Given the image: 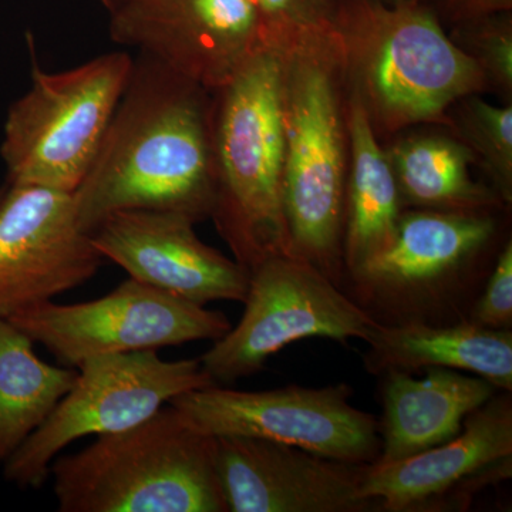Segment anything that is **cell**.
<instances>
[{
    "mask_svg": "<svg viewBox=\"0 0 512 512\" xmlns=\"http://www.w3.org/2000/svg\"><path fill=\"white\" fill-rule=\"evenodd\" d=\"M80 227L117 211L211 217V92L138 53L99 154L73 192Z\"/></svg>",
    "mask_w": 512,
    "mask_h": 512,
    "instance_id": "cell-1",
    "label": "cell"
},
{
    "mask_svg": "<svg viewBox=\"0 0 512 512\" xmlns=\"http://www.w3.org/2000/svg\"><path fill=\"white\" fill-rule=\"evenodd\" d=\"M285 131L284 207L293 256L339 285L346 200V79L335 25L279 47Z\"/></svg>",
    "mask_w": 512,
    "mask_h": 512,
    "instance_id": "cell-2",
    "label": "cell"
},
{
    "mask_svg": "<svg viewBox=\"0 0 512 512\" xmlns=\"http://www.w3.org/2000/svg\"><path fill=\"white\" fill-rule=\"evenodd\" d=\"M211 144V218L235 259L251 272L265 259L293 256L284 207L278 49L261 43L228 83L211 92Z\"/></svg>",
    "mask_w": 512,
    "mask_h": 512,
    "instance_id": "cell-3",
    "label": "cell"
},
{
    "mask_svg": "<svg viewBox=\"0 0 512 512\" xmlns=\"http://www.w3.org/2000/svg\"><path fill=\"white\" fill-rule=\"evenodd\" d=\"M333 25L345 76L373 126L396 131L440 119L487 83L423 0H340Z\"/></svg>",
    "mask_w": 512,
    "mask_h": 512,
    "instance_id": "cell-4",
    "label": "cell"
},
{
    "mask_svg": "<svg viewBox=\"0 0 512 512\" xmlns=\"http://www.w3.org/2000/svg\"><path fill=\"white\" fill-rule=\"evenodd\" d=\"M60 512H228L214 437L173 406L50 466Z\"/></svg>",
    "mask_w": 512,
    "mask_h": 512,
    "instance_id": "cell-5",
    "label": "cell"
},
{
    "mask_svg": "<svg viewBox=\"0 0 512 512\" xmlns=\"http://www.w3.org/2000/svg\"><path fill=\"white\" fill-rule=\"evenodd\" d=\"M133 62L121 50L47 73L33 60L32 86L9 107L3 126L8 184L76 191L99 154Z\"/></svg>",
    "mask_w": 512,
    "mask_h": 512,
    "instance_id": "cell-6",
    "label": "cell"
},
{
    "mask_svg": "<svg viewBox=\"0 0 512 512\" xmlns=\"http://www.w3.org/2000/svg\"><path fill=\"white\" fill-rule=\"evenodd\" d=\"M77 369L72 389L3 464L10 483L40 488L60 451L74 441L130 429L180 394L215 384L200 357L170 362L157 350L90 357Z\"/></svg>",
    "mask_w": 512,
    "mask_h": 512,
    "instance_id": "cell-7",
    "label": "cell"
},
{
    "mask_svg": "<svg viewBox=\"0 0 512 512\" xmlns=\"http://www.w3.org/2000/svg\"><path fill=\"white\" fill-rule=\"evenodd\" d=\"M244 303L238 325L200 357L218 386L261 372L298 340L366 342L380 322L318 268L288 255L265 259L249 272Z\"/></svg>",
    "mask_w": 512,
    "mask_h": 512,
    "instance_id": "cell-8",
    "label": "cell"
},
{
    "mask_svg": "<svg viewBox=\"0 0 512 512\" xmlns=\"http://www.w3.org/2000/svg\"><path fill=\"white\" fill-rule=\"evenodd\" d=\"M352 397L353 389L346 383L264 392H239L214 384L180 394L168 404L211 437L274 441L369 466L380 456L379 421L353 406Z\"/></svg>",
    "mask_w": 512,
    "mask_h": 512,
    "instance_id": "cell-9",
    "label": "cell"
},
{
    "mask_svg": "<svg viewBox=\"0 0 512 512\" xmlns=\"http://www.w3.org/2000/svg\"><path fill=\"white\" fill-rule=\"evenodd\" d=\"M6 320L45 346L62 365L72 367L90 357L198 340L215 342L232 328L224 313L208 311L133 278L94 301L74 305L49 301Z\"/></svg>",
    "mask_w": 512,
    "mask_h": 512,
    "instance_id": "cell-10",
    "label": "cell"
},
{
    "mask_svg": "<svg viewBox=\"0 0 512 512\" xmlns=\"http://www.w3.org/2000/svg\"><path fill=\"white\" fill-rule=\"evenodd\" d=\"M117 45L136 47L208 92L261 45L252 0H103Z\"/></svg>",
    "mask_w": 512,
    "mask_h": 512,
    "instance_id": "cell-11",
    "label": "cell"
},
{
    "mask_svg": "<svg viewBox=\"0 0 512 512\" xmlns=\"http://www.w3.org/2000/svg\"><path fill=\"white\" fill-rule=\"evenodd\" d=\"M104 258L77 218L73 192L6 183L0 200V318L86 284Z\"/></svg>",
    "mask_w": 512,
    "mask_h": 512,
    "instance_id": "cell-12",
    "label": "cell"
},
{
    "mask_svg": "<svg viewBox=\"0 0 512 512\" xmlns=\"http://www.w3.org/2000/svg\"><path fill=\"white\" fill-rule=\"evenodd\" d=\"M195 222L175 212L117 211L90 232L104 259L138 282L184 301L244 303L249 271L202 242Z\"/></svg>",
    "mask_w": 512,
    "mask_h": 512,
    "instance_id": "cell-13",
    "label": "cell"
},
{
    "mask_svg": "<svg viewBox=\"0 0 512 512\" xmlns=\"http://www.w3.org/2000/svg\"><path fill=\"white\" fill-rule=\"evenodd\" d=\"M511 393H495L454 439L393 463L366 466L362 495L393 512L427 510L511 477Z\"/></svg>",
    "mask_w": 512,
    "mask_h": 512,
    "instance_id": "cell-14",
    "label": "cell"
},
{
    "mask_svg": "<svg viewBox=\"0 0 512 512\" xmlns=\"http://www.w3.org/2000/svg\"><path fill=\"white\" fill-rule=\"evenodd\" d=\"M228 512H362L366 466L251 437H214Z\"/></svg>",
    "mask_w": 512,
    "mask_h": 512,
    "instance_id": "cell-15",
    "label": "cell"
},
{
    "mask_svg": "<svg viewBox=\"0 0 512 512\" xmlns=\"http://www.w3.org/2000/svg\"><path fill=\"white\" fill-rule=\"evenodd\" d=\"M494 234L487 212H402L389 247L350 278L367 301L410 306L450 289Z\"/></svg>",
    "mask_w": 512,
    "mask_h": 512,
    "instance_id": "cell-16",
    "label": "cell"
},
{
    "mask_svg": "<svg viewBox=\"0 0 512 512\" xmlns=\"http://www.w3.org/2000/svg\"><path fill=\"white\" fill-rule=\"evenodd\" d=\"M426 370L420 379L404 372L383 375L380 456L376 463L403 460L454 439L467 417L498 390L487 380L458 370Z\"/></svg>",
    "mask_w": 512,
    "mask_h": 512,
    "instance_id": "cell-17",
    "label": "cell"
},
{
    "mask_svg": "<svg viewBox=\"0 0 512 512\" xmlns=\"http://www.w3.org/2000/svg\"><path fill=\"white\" fill-rule=\"evenodd\" d=\"M365 366L372 375L453 369L487 380L501 392H512V333L474 325H430L421 320L379 322L366 340Z\"/></svg>",
    "mask_w": 512,
    "mask_h": 512,
    "instance_id": "cell-18",
    "label": "cell"
},
{
    "mask_svg": "<svg viewBox=\"0 0 512 512\" xmlns=\"http://www.w3.org/2000/svg\"><path fill=\"white\" fill-rule=\"evenodd\" d=\"M348 133L352 170L345 200L343 265L352 276L389 247L402 215V197L389 156L377 141L362 101L352 93Z\"/></svg>",
    "mask_w": 512,
    "mask_h": 512,
    "instance_id": "cell-19",
    "label": "cell"
},
{
    "mask_svg": "<svg viewBox=\"0 0 512 512\" xmlns=\"http://www.w3.org/2000/svg\"><path fill=\"white\" fill-rule=\"evenodd\" d=\"M32 339L0 318V464L47 420L79 370L43 362Z\"/></svg>",
    "mask_w": 512,
    "mask_h": 512,
    "instance_id": "cell-20",
    "label": "cell"
},
{
    "mask_svg": "<svg viewBox=\"0 0 512 512\" xmlns=\"http://www.w3.org/2000/svg\"><path fill=\"white\" fill-rule=\"evenodd\" d=\"M389 156L402 202L427 210L485 212L500 197L474 183L468 173L470 150L443 137H414Z\"/></svg>",
    "mask_w": 512,
    "mask_h": 512,
    "instance_id": "cell-21",
    "label": "cell"
},
{
    "mask_svg": "<svg viewBox=\"0 0 512 512\" xmlns=\"http://www.w3.org/2000/svg\"><path fill=\"white\" fill-rule=\"evenodd\" d=\"M460 130L484 158L495 191L504 202L512 198V107L493 106L477 97L463 104Z\"/></svg>",
    "mask_w": 512,
    "mask_h": 512,
    "instance_id": "cell-22",
    "label": "cell"
},
{
    "mask_svg": "<svg viewBox=\"0 0 512 512\" xmlns=\"http://www.w3.org/2000/svg\"><path fill=\"white\" fill-rule=\"evenodd\" d=\"M458 35L485 77L498 90L512 93V20L511 12L458 23Z\"/></svg>",
    "mask_w": 512,
    "mask_h": 512,
    "instance_id": "cell-23",
    "label": "cell"
},
{
    "mask_svg": "<svg viewBox=\"0 0 512 512\" xmlns=\"http://www.w3.org/2000/svg\"><path fill=\"white\" fill-rule=\"evenodd\" d=\"M340 0H252L261 43L279 47L293 37L333 26Z\"/></svg>",
    "mask_w": 512,
    "mask_h": 512,
    "instance_id": "cell-24",
    "label": "cell"
},
{
    "mask_svg": "<svg viewBox=\"0 0 512 512\" xmlns=\"http://www.w3.org/2000/svg\"><path fill=\"white\" fill-rule=\"evenodd\" d=\"M471 323L485 329L510 330L512 326V244L498 255L483 295L474 305Z\"/></svg>",
    "mask_w": 512,
    "mask_h": 512,
    "instance_id": "cell-25",
    "label": "cell"
},
{
    "mask_svg": "<svg viewBox=\"0 0 512 512\" xmlns=\"http://www.w3.org/2000/svg\"><path fill=\"white\" fill-rule=\"evenodd\" d=\"M443 8L448 18L458 25L497 13L511 12L512 0H443Z\"/></svg>",
    "mask_w": 512,
    "mask_h": 512,
    "instance_id": "cell-26",
    "label": "cell"
},
{
    "mask_svg": "<svg viewBox=\"0 0 512 512\" xmlns=\"http://www.w3.org/2000/svg\"><path fill=\"white\" fill-rule=\"evenodd\" d=\"M387 3L419 2V0H383Z\"/></svg>",
    "mask_w": 512,
    "mask_h": 512,
    "instance_id": "cell-27",
    "label": "cell"
},
{
    "mask_svg": "<svg viewBox=\"0 0 512 512\" xmlns=\"http://www.w3.org/2000/svg\"><path fill=\"white\" fill-rule=\"evenodd\" d=\"M6 185H3V187H0V200H2L3 194H5Z\"/></svg>",
    "mask_w": 512,
    "mask_h": 512,
    "instance_id": "cell-28",
    "label": "cell"
},
{
    "mask_svg": "<svg viewBox=\"0 0 512 512\" xmlns=\"http://www.w3.org/2000/svg\"><path fill=\"white\" fill-rule=\"evenodd\" d=\"M100 2H103V0H100Z\"/></svg>",
    "mask_w": 512,
    "mask_h": 512,
    "instance_id": "cell-29",
    "label": "cell"
}]
</instances>
